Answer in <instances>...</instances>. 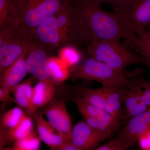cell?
Segmentation results:
<instances>
[{"instance_id": "21", "label": "cell", "mask_w": 150, "mask_h": 150, "mask_svg": "<svg viewBox=\"0 0 150 150\" xmlns=\"http://www.w3.org/2000/svg\"><path fill=\"white\" fill-rule=\"evenodd\" d=\"M48 66L50 76L54 82L62 83L69 78V68L61 59L49 58Z\"/></svg>"}, {"instance_id": "32", "label": "cell", "mask_w": 150, "mask_h": 150, "mask_svg": "<svg viewBox=\"0 0 150 150\" xmlns=\"http://www.w3.org/2000/svg\"><path fill=\"white\" fill-rule=\"evenodd\" d=\"M149 28V29H150L149 30H150V27Z\"/></svg>"}, {"instance_id": "20", "label": "cell", "mask_w": 150, "mask_h": 150, "mask_svg": "<svg viewBox=\"0 0 150 150\" xmlns=\"http://www.w3.org/2000/svg\"><path fill=\"white\" fill-rule=\"evenodd\" d=\"M107 93V86H102L100 88L96 89L81 88L77 91V93L86 101L97 108L104 110Z\"/></svg>"}, {"instance_id": "28", "label": "cell", "mask_w": 150, "mask_h": 150, "mask_svg": "<svg viewBox=\"0 0 150 150\" xmlns=\"http://www.w3.org/2000/svg\"><path fill=\"white\" fill-rule=\"evenodd\" d=\"M137 142L141 149L150 150V126L139 136Z\"/></svg>"}, {"instance_id": "31", "label": "cell", "mask_w": 150, "mask_h": 150, "mask_svg": "<svg viewBox=\"0 0 150 150\" xmlns=\"http://www.w3.org/2000/svg\"><path fill=\"white\" fill-rule=\"evenodd\" d=\"M11 99L9 96L7 94L2 88H0V100L1 101H6Z\"/></svg>"}, {"instance_id": "22", "label": "cell", "mask_w": 150, "mask_h": 150, "mask_svg": "<svg viewBox=\"0 0 150 150\" xmlns=\"http://www.w3.org/2000/svg\"><path fill=\"white\" fill-rule=\"evenodd\" d=\"M25 115L20 106L12 108L6 112L3 116L1 129H8L13 128L20 123Z\"/></svg>"}, {"instance_id": "18", "label": "cell", "mask_w": 150, "mask_h": 150, "mask_svg": "<svg viewBox=\"0 0 150 150\" xmlns=\"http://www.w3.org/2000/svg\"><path fill=\"white\" fill-rule=\"evenodd\" d=\"M31 117L25 115L18 124L8 129H1V149L6 145L26 137L33 131Z\"/></svg>"}, {"instance_id": "19", "label": "cell", "mask_w": 150, "mask_h": 150, "mask_svg": "<svg viewBox=\"0 0 150 150\" xmlns=\"http://www.w3.org/2000/svg\"><path fill=\"white\" fill-rule=\"evenodd\" d=\"M32 84V79H29L16 86L12 92L13 94L15 102L25 109L27 113L32 104L33 93Z\"/></svg>"}, {"instance_id": "5", "label": "cell", "mask_w": 150, "mask_h": 150, "mask_svg": "<svg viewBox=\"0 0 150 150\" xmlns=\"http://www.w3.org/2000/svg\"><path fill=\"white\" fill-rule=\"evenodd\" d=\"M72 80L83 79L98 82L103 86H130L131 81L123 71L112 69L106 64L90 56L77 66L69 69Z\"/></svg>"}, {"instance_id": "11", "label": "cell", "mask_w": 150, "mask_h": 150, "mask_svg": "<svg viewBox=\"0 0 150 150\" xmlns=\"http://www.w3.org/2000/svg\"><path fill=\"white\" fill-rule=\"evenodd\" d=\"M42 112L52 126L71 142V120L64 103L53 99L44 106Z\"/></svg>"}, {"instance_id": "15", "label": "cell", "mask_w": 150, "mask_h": 150, "mask_svg": "<svg viewBox=\"0 0 150 150\" xmlns=\"http://www.w3.org/2000/svg\"><path fill=\"white\" fill-rule=\"evenodd\" d=\"M53 81L51 78L39 81L33 87L32 104L28 115L33 117L38 108L46 106L54 99L56 88Z\"/></svg>"}, {"instance_id": "17", "label": "cell", "mask_w": 150, "mask_h": 150, "mask_svg": "<svg viewBox=\"0 0 150 150\" xmlns=\"http://www.w3.org/2000/svg\"><path fill=\"white\" fill-rule=\"evenodd\" d=\"M83 117L89 126L98 132L104 140L111 137L123 124L121 121L113 118L106 112L97 117Z\"/></svg>"}, {"instance_id": "9", "label": "cell", "mask_w": 150, "mask_h": 150, "mask_svg": "<svg viewBox=\"0 0 150 150\" xmlns=\"http://www.w3.org/2000/svg\"><path fill=\"white\" fill-rule=\"evenodd\" d=\"M150 126V109L134 116L124 125L115 139L109 141L112 149H127L137 142L138 137Z\"/></svg>"}, {"instance_id": "14", "label": "cell", "mask_w": 150, "mask_h": 150, "mask_svg": "<svg viewBox=\"0 0 150 150\" xmlns=\"http://www.w3.org/2000/svg\"><path fill=\"white\" fill-rule=\"evenodd\" d=\"M28 40L21 56L1 74V87L9 96L14 88L20 83L28 72L25 67V62Z\"/></svg>"}, {"instance_id": "6", "label": "cell", "mask_w": 150, "mask_h": 150, "mask_svg": "<svg viewBox=\"0 0 150 150\" xmlns=\"http://www.w3.org/2000/svg\"><path fill=\"white\" fill-rule=\"evenodd\" d=\"M144 70L138 69L126 75L131 81L123 102V123L150 109V81H147Z\"/></svg>"}, {"instance_id": "16", "label": "cell", "mask_w": 150, "mask_h": 150, "mask_svg": "<svg viewBox=\"0 0 150 150\" xmlns=\"http://www.w3.org/2000/svg\"><path fill=\"white\" fill-rule=\"evenodd\" d=\"M129 86L125 85L107 86V93L105 111L122 123L123 118L122 103L125 99L126 90Z\"/></svg>"}, {"instance_id": "29", "label": "cell", "mask_w": 150, "mask_h": 150, "mask_svg": "<svg viewBox=\"0 0 150 150\" xmlns=\"http://www.w3.org/2000/svg\"><path fill=\"white\" fill-rule=\"evenodd\" d=\"M100 4L102 3H106L112 5L115 7V8H118L129 2L131 0H96Z\"/></svg>"}, {"instance_id": "4", "label": "cell", "mask_w": 150, "mask_h": 150, "mask_svg": "<svg viewBox=\"0 0 150 150\" xmlns=\"http://www.w3.org/2000/svg\"><path fill=\"white\" fill-rule=\"evenodd\" d=\"M120 39H107L86 45L91 57L103 62L115 69L123 71L126 67L134 64L144 65L143 58L121 44Z\"/></svg>"}, {"instance_id": "2", "label": "cell", "mask_w": 150, "mask_h": 150, "mask_svg": "<svg viewBox=\"0 0 150 150\" xmlns=\"http://www.w3.org/2000/svg\"><path fill=\"white\" fill-rule=\"evenodd\" d=\"M74 0H12V16L30 38L46 18L70 5Z\"/></svg>"}, {"instance_id": "10", "label": "cell", "mask_w": 150, "mask_h": 150, "mask_svg": "<svg viewBox=\"0 0 150 150\" xmlns=\"http://www.w3.org/2000/svg\"><path fill=\"white\" fill-rule=\"evenodd\" d=\"M46 48L30 39L27 43L25 67L27 71L39 81L50 78Z\"/></svg>"}, {"instance_id": "8", "label": "cell", "mask_w": 150, "mask_h": 150, "mask_svg": "<svg viewBox=\"0 0 150 150\" xmlns=\"http://www.w3.org/2000/svg\"><path fill=\"white\" fill-rule=\"evenodd\" d=\"M29 38L20 28L8 27L0 30L1 74L21 56Z\"/></svg>"}, {"instance_id": "3", "label": "cell", "mask_w": 150, "mask_h": 150, "mask_svg": "<svg viewBox=\"0 0 150 150\" xmlns=\"http://www.w3.org/2000/svg\"><path fill=\"white\" fill-rule=\"evenodd\" d=\"M72 3L45 19L34 30L30 38L45 48H57L72 43Z\"/></svg>"}, {"instance_id": "27", "label": "cell", "mask_w": 150, "mask_h": 150, "mask_svg": "<svg viewBox=\"0 0 150 150\" xmlns=\"http://www.w3.org/2000/svg\"><path fill=\"white\" fill-rule=\"evenodd\" d=\"M12 16V0H0V29L5 27Z\"/></svg>"}, {"instance_id": "7", "label": "cell", "mask_w": 150, "mask_h": 150, "mask_svg": "<svg viewBox=\"0 0 150 150\" xmlns=\"http://www.w3.org/2000/svg\"><path fill=\"white\" fill-rule=\"evenodd\" d=\"M115 13L124 29L140 37L150 27V0H131L116 8Z\"/></svg>"}, {"instance_id": "23", "label": "cell", "mask_w": 150, "mask_h": 150, "mask_svg": "<svg viewBox=\"0 0 150 150\" xmlns=\"http://www.w3.org/2000/svg\"><path fill=\"white\" fill-rule=\"evenodd\" d=\"M41 141L38 134L33 130L26 137L14 142L11 150H38L40 148Z\"/></svg>"}, {"instance_id": "26", "label": "cell", "mask_w": 150, "mask_h": 150, "mask_svg": "<svg viewBox=\"0 0 150 150\" xmlns=\"http://www.w3.org/2000/svg\"><path fill=\"white\" fill-rule=\"evenodd\" d=\"M137 47L139 54L144 62V65L150 68V30L139 37Z\"/></svg>"}, {"instance_id": "24", "label": "cell", "mask_w": 150, "mask_h": 150, "mask_svg": "<svg viewBox=\"0 0 150 150\" xmlns=\"http://www.w3.org/2000/svg\"><path fill=\"white\" fill-rule=\"evenodd\" d=\"M73 100L76 105L78 109L83 116L97 117L106 112L89 103L78 93L73 98Z\"/></svg>"}, {"instance_id": "25", "label": "cell", "mask_w": 150, "mask_h": 150, "mask_svg": "<svg viewBox=\"0 0 150 150\" xmlns=\"http://www.w3.org/2000/svg\"><path fill=\"white\" fill-rule=\"evenodd\" d=\"M60 59L62 60L69 68L77 66L83 61V56L79 50L73 46H68L60 51Z\"/></svg>"}, {"instance_id": "13", "label": "cell", "mask_w": 150, "mask_h": 150, "mask_svg": "<svg viewBox=\"0 0 150 150\" xmlns=\"http://www.w3.org/2000/svg\"><path fill=\"white\" fill-rule=\"evenodd\" d=\"M43 113L42 112H36L33 116L36 123L38 134L42 142L51 149L54 150H60L65 143L71 142L45 120Z\"/></svg>"}, {"instance_id": "1", "label": "cell", "mask_w": 150, "mask_h": 150, "mask_svg": "<svg viewBox=\"0 0 150 150\" xmlns=\"http://www.w3.org/2000/svg\"><path fill=\"white\" fill-rule=\"evenodd\" d=\"M96 0H74L72 3L73 42L88 45L107 39L124 38L138 45L139 37L124 29L117 15L103 9Z\"/></svg>"}, {"instance_id": "12", "label": "cell", "mask_w": 150, "mask_h": 150, "mask_svg": "<svg viewBox=\"0 0 150 150\" xmlns=\"http://www.w3.org/2000/svg\"><path fill=\"white\" fill-rule=\"evenodd\" d=\"M71 140L79 150H88L95 149L99 143L104 140L86 121H81L73 128Z\"/></svg>"}, {"instance_id": "30", "label": "cell", "mask_w": 150, "mask_h": 150, "mask_svg": "<svg viewBox=\"0 0 150 150\" xmlns=\"http://www.w3.org/2000/svg\"><path fill=\"white\" fill-rule=\"evenodd\" d=\"M60 150H79L72 142H67L60 148Z\"/></svg>"}]
</instances>
